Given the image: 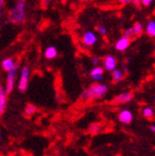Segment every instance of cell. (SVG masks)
Wrapping results in <instances>:
<instances>
[{
  "mask_svg": "<svg viewBox=\"0 0 155 156\" xmlns=\"http://www.w3.org/2000/svg\"><path fill=\"white\" fill-rule=\"evenodd\" d=\"M107 90H108L107 85L102 83H95L82 91L80 99L82 101H88L92 99L102 98L107 93Z\"/></svg>",
  "mask_w": 155,
  "mask_h": 156,
  "instance_id": "6da1fadb",
  "label": "cell"
},
{
  "mask_svg": "<svg viewBox=\"0 0 155 156\" xmlns=\"http://www.w3.org/2000/svg\"><path fill=\"white\" fill-rule=\"evenodd\" d=\"M26 18V1L19 0L15 3L9 13V20L13 24H21Z\"/></svg>",
  "mask_w": 155,
  "mask_h": 156,
  "instance_id": "7a4b0ae2",
  "label": "cell"
},
{
  "mask_svg": "<svg viewBox=\"0 0 155 156\" xmlns=\"http://www.w3.org/2000/svg\"><path fill=\"white\" fill-rule=\"evenodd\" d=\"M19 68V62L15 61V65L14 67L11 69V71L8 72V75H7V80H6V87L5 91L7 94L11 93L14 88V83H15V78H16L17 75V71Z\"/></svg>",
  "mask_w": 155,
  "mask_h": 156,
  "instance_id": "3957f363",
  "label": "cell"
},
{
  "mask_svg": "<svg viewBox=\"0 0 155 156\" xmlns=\"http://www.w3.org/2000/svg\"><path fill=\"white\" fill-rule=\"evenodd\" d=\"M30 68L28 66H24L21 69V73L18 81V90L21 92H25L28 89L29 79H30Z\"/></svg>",
  "mask_w": 155,
  "mask_h": 156,
  "instance_id": "277c9868",
  "label": "cell"
},
{
  "mask_svg": "<svg viewBox=\"0 0 155 156\" xmlns=\"http://www.w3.org/2000/svg\"><path fill=\"white\" fill-rule=\"evenodd\" d=\"M82 43L87 46V47H91L96 44L98 38H97V35L95 33L91 32V30H88V32L85 33L83 35H82Z\"/></svg>",
  "mask_w": 155,
  "mask_h": 156,
  "instance_id": "5b68a950",
  "label": "cell"
},
{
  "mask_svg": "<svg viewBox=\"0 0 155 156\" xmlns=\"http://www.w3.org/2000/svg\"><path fill=\"white\" fill-rule=\"evenodd\" d=\"M118 119L121 123L125 125H129L132 122L133 114L129 110H122L118 114Z\"/></svg>",
  "mask_w": 155,
  "mask_h": 156,
  "instance_id": "8992f818",
  "label": "cell"
},
{
  "mask_svg": "<svg viewBox=\"0 0 155 156\" xmlns=\"http://www.w3.org/2000/svg\"><path fill=\"white\" fill-rule=\"evenodd\" d=\"M133 98V94L131 92H123L121 94L117 95L113 99L114 104H127L130 102Z\"/></svg>",
  "mask_w": 155,
  "mask_h": 156,
  "instance_id": "52a82bcc",
  "label": "cell"
},
{
  "mask_svg": "<svg viewBox=\"0 0 155 156\" xmlns=\"http://www.w3.org/2000/svg\"><path fill=\"white\" fill-rule=\"evenodd\" d=\"M130 45V39L128 37L123 36L118 39L115 43V49L118 51H125Z\"/></svg>",
  "mask_w": 155,
  "mask_h": 156,
  "instance_id": "ba28073f",
  "label": "cell"
},
{
  "mask_svg": "<svg viewBox=\"0 0 155 156\" xmlns=\"http://www.w3.org/2000/svg\"><path fill=\"white\" fill-rule=\"evenodd\" d=\"M117 66V59L113 55H107L104 59V68L108 72H111Z\"/></svg>",
  "mask_w": 155,
  "mask_h": 156,
  "instance_id": "9c48e42d",
  "label": "cell"
},
{
  "mask_svg": "<svg viewBox=\"0 0 155 156\" xmlns=\"http://www.w3.org/2000/svg\"><path fill=\"white\" fill-rule=\"evenodd\" d=\"M7 108V93L5 89L0 86V116H1Z\"/></svg>",
  "mask_w": 155,
  "mask_h": 156,
  "instance_id": "30bf717a",
  "label": "cell"
},
{
  "mask_svg": "<svg viewBox=\"0 0 155 156\" xmlns=\"http://www.w3.org/2000/svg\"><path fill=\"white\" fill-rule=\"evenodd\" d=\"M44 55L47 59H54L58 55V52H57V50L55 47L50 46L48 48H46V50L44 51Z\"/></svg>",
  "mask_w": 155,
  "mask_h": 156,
  "instance_id": "8fae6325",
  "label": "cell"
},
{
  "mask_svg": "<svg viewBox=\"0 0 155 156\" xmlns=\"http://www.w3.org/2000/svg\"><path fill=\"white\" fill-rule=\"evenodd\" d=\"M14 65H15V61L12 58H10V57L3 59L2 63H1V66H2L3 69L6 72L11 71V69L14 67Z\"/></svg>",
  "mask_w": 155,
  "mask_h": 156,
  "instance_id": "7c38bea8",
  "label": "cell"
},
{
  "mask_svg": "<svg viewBox=\"0 0 155 156\" xmlns=\"http://www.w3.org/2000/svg\"><path fill=\"white\" fill-rule=\"evenodd\" d=\"M111 75H112V79L114 82L118 83L120 81H122V79L124 78V72L121 71L119 69H114L113 71H111Z\"/></svg>",
  "mask_w": 155,
  "mask_h": 156,
  "instance_id": "4fadbf2b",
  "label": "cell"
},
{
  "mask_svg": "<svg viewBox=\"0 0 155 156\" xmlns=\"http://www.w3.org/2000/svg\"><path fill=\"white\" fill-rule=\"evenodd\" d=\"M146 32L150 36L155 37V21H150L146 27Z\"/></svg>",
  "mask_w": 155,
  "mask_h": 156,
  "instance_id": "5bb4252c",
  "label": "cell"
},
{
  "mask_svg": "<svg viewBox=\"0 0 155 156\" xmlns=\"http://www.w3.org/2000/svg\"><path fill=\"white\" fill-rule=\"evenodd\" d=\"M37 111L36 106H34L33 104H28L25 108V115L26 116H32L33 114H34Z\"/></svg>",
  "mask_w": 155,
  "mask_h": 156,
  "instance_id": "9a60e30c",
  "label": "cell"
},
{
  "mask_svg": "<svg viewBox=\"0 0 155 156\" xmlns=\"http://www.w3.org/2000/svg\"><path fill=\"white\" fill-rule=\"evenodd\" d=\"M132 30H133V34L136 35V36H139L143 34V30H144V27L141 23H135L134 26L132 27Z\"/></svg>",
  "mask_w": 155,
  "mask_h": 156,
  "instance_id": "2e32d148",
  "label": "cell"
},
{
  "mask_svg": "<svg viewBox=\"0 0 155 156\" xmlns=\"http://www.w3.org/2000/svg\"><path fill=\"white\" fill-rule=\"evenodd\" d=\"M102 129V126L100 124H92L89 128V131L92 134H96L98 132H100Z\"/></svg>",
  "mask_w": 155,
  "mask_h": 156,
  "instance_id": "e0dca14e",
  "label": "cell"
},
{
  "mask_svg": "<svg viewBox=\"0 0 155 156\" xmlns=\"http://www.w3.org/2000/svg\"><path fill=\"white\" fill-rule=\"evenodd\" d=\"M104 74V69L102 67L95 66L90 72V76H95V75H103Z\"/></svg>",
  "mask_w": 155,
  "mask_h": 156,
  "instance_id": "ac0fdd59",
  "label": "cell"
},
{
  "mask_svg": "<svg viewBox=\"0 0 155 156\" xmlns=\"http://www.w3.org/2000/svg\"><path fill=\"white\" fill-rule=\"evenodd\" d=\"M143 114H144L145 117H146V118H152L153 115H154V112H153V110L150 107H146V108H144Z\"/></svg>",
  "mask_w": 155,
  "mask_h": 156,
  "instance_id": "d6986e66",
  "label": "cell"
},
{
  "mask_svg": "<svg viewBox=\"0 0 155 156\" xmlns=\"http://www.w3.org/2000/svg\"><path fill=\"white\" fill-rule=\"evenodd\" d=\"M96 30L100 34H102V35H105L107 32V29L106 26H103V25H99L96 27Z\"/></svg>",
  "mask_w": 155,
  "mask_h": 156,
  "instance_id": "ffe728a7",
  "label": "cell"
},
{
  "mask_svg": "<svg viewBox=\"0 0 155 156\" xmlns=\"http://www.w3.org/2000/svg\"><path fill=\"white\" fill-rule=\"evenodd\" d=\"M133 35V30L132 28H129L125 30V33H124V35L123 36H125V37H128V38H131V36Z\"/></svg>",
  "mask_w": 155,
  "mask_h": 156,
  "instance_id": "44dd1931",
  "label": "cell"
},
{
  "mask_svg": "<svg viewBox=\"0 0 155 156\" xmlns=\"http://www.w3.org/2000/svg\"><path fill=\"white\" fill-rule=\"evenodd\" d=\"M91 80L95 82V83H100L103 80V75H95V76H91Z\"/></svg>",
  "mask_w": 155,
  "mask_h": 156,
  "instance_id": "7402d4cb",
  "label": "cell"
},
{
  "mask_svg": "<svg viewBox=\"0 0 155 156\" xmlns=\"http://www.w3.org/2000/svg\"><path fill=\"white\" fill-rule=\"evenodd\" d=\"M153 1L154 0H140V3H142V5L146 7V6H150Z\"/></svg>",
  "mask_w": 155,
  "mask_h": 156,
  "instance_id": "603a6c76",
  "label": "cell"
},
{
  "mask_svg": "<svg viewBox=\"0 0 155 156\" xmlns=\"http://www.w3.org/2000/svg\"><path fill=\"white\" fill-rule=\"evenodd\" d=\"M100 62V59H99V57H97V56H93V57H91V63L93 64V65H97L98 63Z\"/></svg>",
  "mask_w": 155,
  "mask_h": 156,
  "instance_id": "cb8c5ba5",
  "label": "cell"
},
{
  "mask_svg": "<svg viewBox=\"0 0 155 156\" xmlns=\"http://www.w3.org/2000/svg\"><path fill=\"white\" fill-rule=\"evenodd\" d=\"M120 3L122 4H129V3H131V2H133L134 0H119Z\"/></svg>",
  "mask_w": 155,
  "mask_h": 156,
  "instance_id": "d4e9b609",
  "label": "cell"
},
{
  "mask_svg": "<svg viewBox=\"0 0 155 156\" xmlns=\"http://www.w3.org/2000/svg\"><path fill=\"white\" fill-rule=\"evenodd\" d=\"M51 1V0H42V3H43V4H46V5H47V4H49Z\"/></svg>",
  "mask_w": 155,
  "mask_h": 156,
  "instance_id": "484cf974",
  "label": "cell"
},
{
  "mask_svg": "<svg viewBox=\"0 0 155 156\" xmlns=\"http://www.w3.org/2000/svg\"><path fill=\"white\" fill-rule=\"evenodd\" d=\"M122 69H123V72H127V71H128V68H127V66L123 65V66H122Z\"/></svg>",
  "mask_w": 155,
  "mask_h": 156,
  "instance_id": "4316f807",
  "label": "cell"
},
{
  "mask_svg": "<svg viewBox=\"0 0 155 156\" xmlns=\"http://www.w3.org/2000/svg\"><path fill=\"white\" fill-rule=\"evenodd\" d=\"M150 129L152 132H155V126H153V125H152V126L150 127Z\"/></svg>",
  "mask_w": 155,
  "mask_h": 156,
  "instance_id": "83f0119b",
  "label": "cell"
},
{
  "mask_svg": "<svg viewBox=\"0 0 155 156\" xmlns=\"http://www.w3.org/2000/svg\"><path fill=\"white\" fill-rule=\"evenodd\" d=\"M5 2V0H0V7H2Z\"/></svg>",
  "mask_w": 155,
  "mask_h": 156,
  "instance_id": "f1b7e54d",
  "label": "cell"
},
{
  "mask_svg": "<svg viewBox=\"0 0 155 156\" xmlns=\"http://www.w3.org/2000/svg\"><path fill=\"white\" fill-rule=\"evenodd\" d=\"M2 16V9H1V7H0V17Z\"/></svg>",
  "mask_w": 155,
  "mask_h": 156,
  "instance_id": "f546056e",
  "label": "cell"
},
{
  "mask_svg": "<svg viewBox=\"0 0 155 156\" xmlns=\"http://www.w3.org/2000/svg\"><path fill=\"white\" fill-rule=\"evenodd\" d=\"M1 136H2V134H1V130H0V138H1Z\"/></svg>",
  "mask_w": 155,
  "mask_h": 156,
  "instance_id": "4dcf8cb0",
  "label": "cell"
}]
</instances>
